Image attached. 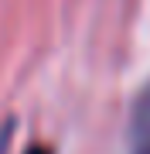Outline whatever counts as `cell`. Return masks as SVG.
Returning a JSON list of instances; mask_svg holds the SVG:
<instances>
[{
    "label": "cell",
    "instance_id": "6da1fadb",
    "mask_svg": "<svg viewBox=\"0 0 150 154\" xmlns=\"http://www.w3.org/2000/svg\"><path fill=\"white\" fill-rule=\"evenodd\" d=\"M130 154H150V86L140 93L130 120Z\"/></svg>",
    "mask_w": 150,
    "mask_h": 154
},
{
    "label": "cell",
    "instance_id": "7a4b0ae2",
    "mask_svg": "<svg viewBox=\"0 0 150 154\" xmlns=\"http://www.w3.org/2000/svg\"><path fill=\"white\" fill-rule=\"evenodd\" d=\"M28 154H51V151H48V147H31Z\"/></svg>",
    "mask_w": 150,
    "mask_h": 154
}]
</instances>
